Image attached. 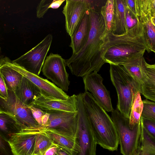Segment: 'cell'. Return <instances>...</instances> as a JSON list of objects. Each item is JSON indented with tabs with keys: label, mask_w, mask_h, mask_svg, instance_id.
I'll use <instances>...</instances> for the list:
<instances>
[{
	"label": "cell",
	"mask_w": 155,
	"mask_h": 155,
	"mask_svg": "<svg viewBox=\"0 0 155 155\" xmlns=\"http://www.w3.org/2000/svg\"><path fill=\"white\" fill-rule=\"evenodd\" d=\"M8 92L6 100L0 98V112L12 116L22 129L39 125L33 116L29 106L21 102L13 92L8 90Z\"/></svg>",
	"instance_id": "ba28073f"
},
{
	"label": "cell",
	"mask_w": 155,
	"mask_h": 155,
	"mask_svg": "<svg viewBox=\"0 0 155 155\" xmlns=\"http://www.w3.org/2000/svg\"><path fill=\"white\" fill-rule=\"evenodd\" d=\"M58 147L55 145L52 146L45 153L44 155H56Z\"/></svg>",
	"instance_id": "74e56055"
},
{
	"label": "cell",
	"mask_w": 155,
	"mask_h": 155,
	"mask_svg": "<svg viewBox=\"0 0 155 155\" xmlns=\"http://www.w3.org/2000/svg\"><path fill=\"white\" fill-rule=\"evenodd\" d=\"M140 93L138 91L134 100L129 119V126L133 129L140 120L144 105Z\"/></svg>",
	"instance_id": "cb8c5ba5"
},
{
	"label": "cell",
	"mask_w": 155,
	"mask_h": 155,
	"mask_svg": "<svg viewBox=\"0 0 155 155\" xmlns=\"http://www.w3.org/2000/svg\"><path fill=\"white\" fill-rule=\"evenodd\" d=\"M150 0H135L137 16L143 26V33L149 51L155 53V26L151 21Z\"/></svg>",
	"instance_id": "5bb4252c"
},
{
	"label": "cell",
	"mask_w": 155,
	"mask_h": 155,
	"mask_svg": "<svg viewBox=\"0 0 155 155\" xmlns=\"http://www.w3.org/2000/svg\"><path fill=\"white\" fill-rule=\"evenodd\" d=\"M78 124L71 155H96L97 143L85 113L82 94L77 95Z\"/></svg>",
	"instance_id": "5b68a950"
},
{
	"label": "cell",
	"mask_w": 155,
	"mask_h": 155,
	"mask_svg": "<svg viewBox=\"0 0 155 155\" xmlns=\"http://www.w3.org/2000/svg\"><path fill=\"white\" fill-rule=\"evenodd\" d=\"M125 1L127 7L133 14L137 16L135 0H125Z\"/></svg>",
	"instance_id": "d590c367"
},
{
	"label": "cell",
	"mask_w": 155,
	"mask_h": 155,
	"mask_svg": "<svg viewBox=\"0 0 155 155\" xmlns=\"http://www.w3.org/2000/svg\"><path fill=\"white\" fill-rule=\"evenodd\" d=\"M111 118L119 138L120 152L123 155H133L140 146L142 128L140 122L133 129L129 126V119L124 117L116 108L111 112Z\"/></svg>",
	"instance_id": "52a82bcc"
},
{
	"label": "cell",
	"mask_w": 155,
	"mask_h": 155,
	"mask_svg": "<svg viewBox=\"0 0 155 155\" xmlns=\"http://www.w3.org/2000/svg\"><path fill=\"white\" fill-rule=\"evenodd\" d=\"M145 61L143 56L133 60L122 65L136 81L140 89L141 84L146 76Z\"/></svg>",
	"instance_id": "7402d4cb"
},
{
	"label": "cell",
	"mask_w": 155,
	"mask_h": 155,
	"mask_svg": "<svg viewBox=\"0 0 155 155\" xmlns=\"http://www.w3.org/2000/svg\"><path fill=\"white\" fill-rule=\"evenodd\" d=\"M8 97V89L2 75L0 74V98L6 100Z\"/></svg>",
	"instance_id": "e575fe53"
},
{
	"label": "cell",
	"mask_w": 155,
	"mask_h": 155,
	"mask_svg": "<svg viewBox=\"0 0 155 155\" xmlns=\"http://www.w3.org/2000/svg\"><path fill=\"white\" fill-rule=\"evenodd\" d=\"M48 35L39 43L30 50L12 61L27 71L39 75L52 40Z\"/></svg>",
	"instance_id": "9c48e42d"
},
{
	"label": "cell",
	"mask_w": 155,
	"mask_h": 155,
	"mask_svg": "<svg viewBox=\"0 0 155 155\" xmlns=\"http://www.w3.org/2000/svg\"><path fill=\"white\" fill-rule=\"evenodd\" d=\"M106 36L103 58L110 64L122 65L143 56L146 51L149 52L140 21L122 34L115 35L111 32Z\"/></svg>",
	"instance_id": "7a4b0ae2"
},
{
	"label": "cell",
	"mask_w": 155,
	"mask_h": 155,
	"mask_svg": "<svg viewBox=\"0 0 155 155\" xmlns=\"http://www.w3.org/2000/svg\"><path fill=\"white\" fill-rule=\"evenodd\" d=\"M126 31L135 26L139 21V18L127 7L126 4Z\"/></svg>",
	"instance_id": "4dcf8cb0"
},
{
	"label": "cell",
	"mask_w": 155,
	"mask_h": 155,
	"mask_svg": "<svg viewBox=\"0 0 155 155\" xmlns=\"http://www.w3.org/2000/svg\"><path fill=\"white\" fill-rule=\"evenodd\" d=\"M139 147L142 148L155 152V138L150 135L146 131L143 125L140 143Z\"/></svg>",
	"instance_id": "f1b7e54d"
},
{
	"label": "cell",
	"mask_w": 155,
	"mask_h": 155,
	"mask_svg": "<svg viewBox=\"0 0 155 155\" xmlns=\"http://www.w3.org/2000/svg\"><path fill=\"white\" fill-rule=\"evenodd\" d=\"M56 155H71V153L61 148L58 147Z\"/></svg>",
	"instance_id": "ab89813d"
},
{
	"label": "cell",
	"mask_w": 155,
	"mask_h": 155,
	"mask_svg": "<svg viewBox=\"0 0 155 155\" xmlns=\"http://www.w3.org/2000/svg\"><path fill=\"white\" fill-rule=\"evenodd\" d=\"M65 60L58 54L50 53L43 66V74L64 91H67L70 81L66 69Z\"/></svg>",
	"instance_id": "8fae6325"
},
{
	"label": "cell",
	"mask_w": 155,
	"mask_h": 155,
	"mask_svg": "<svg viewBox=\"0 0 155 155\" xmlns=\"http://www.w3.org/2000/svg\"><path fill=\"white\" fill-rule=\"evenodd\" d=\"M0 155H14L8 140L0 136Z\"/></svg>",
	"instance_id": "d6a6232c"
},
{
	"label": "cell",
	"mask_w": 155,
	"mask_h": 155,
	"mask_svg": "<svg viewBox=\"0 0 155 155\" xmlns=\"http://www.w3.org/2000/svg\"><path fill=\"white\" fill-rule=\"evenodd\" d=\"M110 64L111 80L118 97L117 108L129 118L134 100L137 92H140V87L123 65Z\"/></svg>",
	"instance_id": "277c9868"
},
{
	"label": "cell",
	"mask_w": 155,
	"mask_h": 155,
	"mask_svg": "<svg viewBox=\"0 0 155 155\" xmlns=\"http://www.w3.org/2000/svg\"><path fill=\"white\" fill-rule=\"evenodd\" d=\"M58 147L72 153L75 145L74 139L69 138L51 131L45 132Z\"/></svg>",
	"instance_id": "4316f807"
},
{
	"label": "cell",
	"mask_w": 155,
	"mask_h": 155,
	"mask_svg": "<svg viewBox=\"0 0 155 155\" xmlns=\"http://www.w3.org/2000/svg\"><path fill=\"white\" fill-rule=\"evenodd\" d=\"M22 128L11 115L0 112V136L8 140L13 134L20 132Z\"/></svg>",
	"instance_id": "44dd1931"
},
{
	"label": "cell",
	"mask_w": 155,
	"mask_h": 155,
	"mask_svg": "<svg viewBox=\"0 0 155 155\" xmlns=\"http://www.w3.org/2000/svg\"><path fill=\"white\" fill-rule=\"evenodd\" d=\"M133 155H155V152L142 148L139 147Z\"/></svg>",
	"instance_id": "8d00e7d4"
},
{
	"label": "cell",
	"mask_w": 155,
	"mask_h": 155,
	"mask_svg": "<svg viewBox=\"0 0 155 155\" xmlns=\"http://www.w3.org/2000/svg\"><path fill=\"white\" fill-rule=\"evenodd\" d=\"M65 0H42L38 3L37 8V18H43L44 14L50 8L57 9L59 8Z\"/></svg>",
	"instance_id": "83f0119b"
},
{
	"label": "cell",
	"mask_w": 155,
	"mask_h": 155,
	"mask_svg": "<svg viewBox=\"0 0 155 155\" xmlns=\"http://www.w3.org/2000/svg\"><path fill=\"white\" fill-rule=\"evenodd\" d=\"M89 13L91 28L85 44L78 52L65 60L66 66L72 74L83 78L92 72H98L106 63L103 58L107 41L103 18L92 7Z\"/></svg>",
	"instance_id": "6da1fadb"
},
{
	"label": "cell",
	"mask_w": 155,
	"mask_h": 155,
	"mask_svg": "<svg viewBox=\"0 0 155 155\" xmlns=\"http://www.w3.org/2000/svg\"><path fill=\"white\" fill-rule=\"evenodd\" d=\"M44 125L22 129L20 132L37 133L51 131L66 137L74 139L78 124V112H61L49 113Z\"/></svg>",
	"instance_id": "8992f818"
},
{
	"label": "cell",
	"mask_w": 155,
	"mask_h": 155,
	"mask_svg": "<svg viewBox=\"0 0 155 155\" xmlns=\"http://www.w3.org/2000/svg\"><path fill=\"white\" fill-rule=\"evenodd\" d=\"M35 134V143L32 155H44L46 151L54 144L45 132Z\"/></svg>",
	"instance_id": "484cf974"
},
{
	"label": "cell",
	"mask_w": 155,
	"mask_h": 155,
	"mask_svg": "<svg viewBox=\"0 0 155 155\" xmlns=\"http://www.w3.org/2000/svg\"><path fill=\"white\" fill-rule=\"evenodd\" d=\"M83 79L85 91H89L97 102L108 112L114 110L109 91L103 83V79L97 72H92Z\"/></svg>",
	"instance_id": "4fadbf2b"
},
{
	"label": "cell",
	"mask_w": 155,
	"mask_h": 155,
	"mask_svg": "<svg viewBox=\"0 0 155 155\" xmlns=\"http://www.w3.org/2000/svg\"><path fill=\"white\" fill-rule=\"evenodd\" d=\"M142 125L146 131L155 138V120L141 117Z\"/></svg>",
	"instance_id": "1f68e13d"
},
{
	"label": "cell",
	"mask_w": 155,
	"mask_h": 155,
	"mask_svg": "<svg viewBox=\"0 0 155 155\" xmlns=\"http://www.w3.org/2000/svg\"><path fill=\"white\" fill-rule=\"evenodd\" d=\"M41 93L40 90L37 86L23 76L15 93L21 102L30 106L32 105L35 98L40 95Z\"/></svg>",
	"instance_id": "ac0fdd59"
},
{
	"label": "cell",
	"mask_w": 155,
	"mask_h": 155,
	"mask_svg": "<svg viewBox=\"0 0 155 155\" xmlns=\"http://www.w3.org/2000/svg\"><path fill=\"white\" fill-rule=\"evenodd\" d=\"M150 6L151 16H155V0H150Z\"/></svg>",
	"instance_id": "f35d334b"
},
{
	"label": "cell",
	"mask_w": 155,
	"mask_h": 155,
	"mask_svg": "<svg viewBox=\"0 0 155 155\" xmlns=\"http://www.w3.org/2000/svg\"><path fill=\"white\" fill-rule=\"evenodd\" d=\"M146 77L142 82L140 92L149 100L155 102V63L145 62Z\"/></svg>",
	"instance_id": "d6986e66"
},
{
	"label": "cell",
	"mask_w": 155,
	"mask_h": 155,
	"mask_svg": "<svg viewBox=\"0 0 155 155\" xmlns=\"http://www.w3.org/2000/svg\"><path fill=\"white\" fill-rule=\"evenodd\" d=\"M126 7L125 0H114V15L111 32L120 35L126 32Z\"/></svg>",
	"instance_id": "ffe728a7"
},
{
	"label": "cell",
	"mask_w": 155,
	"mask_h": 155,
	"mask_svg": "<svg viewBox=\"0 0 155 155\" xmlns=\"http://www.w3.org/2000/svg\"><path fill=\"white\" fill-rule=\"evenodd\" d=\"M143 101L144 107L141 117L155 120V102L147 99Z\"/></svg>",
	"instance_id": "f546056e"
},
{
	"label": "cell",
	"mask_w": 155,
	"mask_h": 155,
	"mask_svg": "<svg viewBox=\"0 0 155 155\" xmlns=\"http://www.w3.org/2000/svg\"><path fill=\"white\" fill-rule=\"evenodd\" d=\"M91 28L89 11L87 13L73 35L71 37L69 46L72 54L78 52L85 44L88 37Z\"/></svg>",
	"instance_id": "e0dca14e"
},
{
	"label": "cell",
	"mask_w": 155,
	"mask_h": 155,
	"mask_svg": "<svg viewBox=\"0 0 155 155\" xmlns=\"http://www.w3.org/2000/svg\"><path fill=\"white\" fill-rule=\"evenodd\" d=\"M114 0H108L101 9L105 25V34L111 32L114 15Z\"/></svg>",
	"instance_id": "d4e9b609"
},
{
	"label": "cell",
	"mask_w": 155,
	"mask_h": 155,
	"mask_svg": "<svg viewBox=\"0 0 155 155\" xmlns=\"http://www.w3.org/2000/svg\"><path fill=\"white\" fill-rule=\"evenodd\" d=\"M36 134L19 132L12 135L8 142L14 155H32Z\"/></svg>",
	"instance_id": "2e32d148"
},
{
	"label": "cell",
	"mask_w": 155,
	"mask_h": 155,
	"mask_svg": "<svg viewBox=\"0 0 155 155\" xmlns=\"http://www.w3.org/2000/svg\"><path fill=\"white\" fill-rule=\"evenodd\" d=\"M83 104L94 136L103 148L114 151L119 144L118 134L112 120L89 92L82 93Z\"/></svg>",
	"instance_id": "3957f363"
},
{
	"label": "cell",
	"mask_w": 155,
	"mask_h": 155,
	"mask_svg": "<svg viewBox=\"0 0 155 155\" xmlns=\"http://www.w3.org/2000/svg\"><path fill=\"white\" fill-rule=\"evenodd\" d=\"M76 97L77 95L73 94L66 99H52L46 97L41 93L31 106L48 114L61 112H77Z\"/></svg>",
	"instance_id": "9a60e30c"
},
{
	"label": "cell",
	"mask_w": 155,
	"mask_h": 155,
	"mask_svg": "<svg viewBox=\"0 0 155 155\" xmlns=\"http://www.w3.org/2000/svg\"><path fill=\"white\" fill-rule=\"evenodd\" d=\"M151 21L153 24L155 26V16L151 17Z\"/></svg>",
	"instance_id": "60d3db41"
},
{
	"label": "cell",
	"mask_w": 155,
	"mask_h": 155,
	"mask_svg": "<svg viewBox=\"0 0 155 155\" xmlns=\"http://www.w3.org/2000/svg\"><path fill=\"white\" fill-rule=\"evenodd\" d=\"M31 110L33 116L38 122L39 125H42V119L46 113L39 108L33 106H29Z\"/></svg>",
	"instance_id": "836d02e7"
},
{
	"label": "cell",
	"mask_w": 155,
	"mask_h": 155,
	"mask_svg": "<svg viewBox=\"0 0 155 155\" xmlns=\"http://www.w3.org/2000/svg\"><path fill=\"white\" fill-rule=\"evenodd\" d=\"M0 62L8 65L29 80L39 88L41 94L46 97L52 99H64L69 97L53 83L27 71L13 63L7 57L1 58Z\"/></svg>",
	"instance_id": "30bf717a"
},
{
	"label": "cell",
	"mask_w": 155,
	"mask_h": 155,
	"mask_svg": "<svg viewBox=\"0 0 155 155\" xmlns=\"http://www.w3.org/2000/svg\"><path fill=\"white\" fill-rule=\"evenodd\" d=\"M0 74L3 77L8 90L15 93L23 76L8 65L0 62Z\"/></svg>",
	"instance_id": "603a6c76"
},
{
	"label": "cell",
	"mask_w": 155,
	"mask_h": 155,
	"mask_svg": "<svg viewBox=\"0 0 155 155\" xmlns=\"http://www.w3.org/2000/svg\"><path fill=\"white\" fill-rule=\"evenodd\" d=\"M91 7L89 0H66L62 13L65 17L66 29L70 37Z\"/></svg>",
	"instance_id": "7c38bea8"
}]
</instances>
